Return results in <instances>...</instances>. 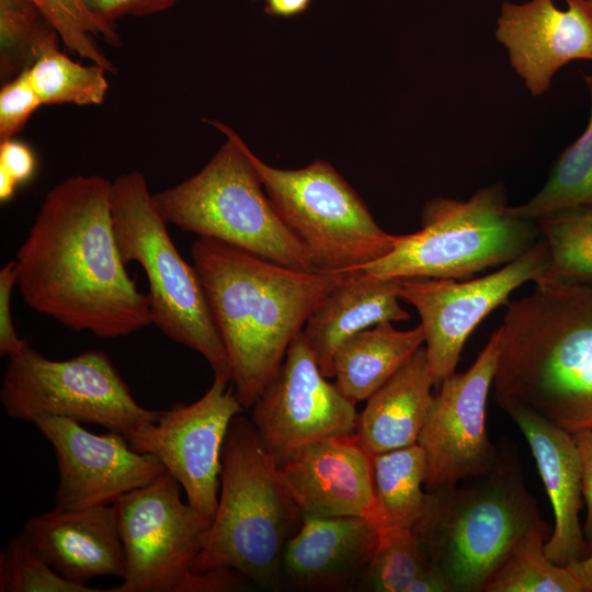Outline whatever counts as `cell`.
<instances>
[{"mask_svg":"<svg viewBox=\"0 0 592 592\" xmlns=\"http://www.w3.org/2000/svg\"><path fill=\"white\" fill-rule=\"evenodd\" d=\"M111 193L112 181L98 174L56 184L14 259L16 287L30 308L102 339L152 323L150 297L138 291L119 254Z\"/></svg>","mask_w":592,"mask_h":592,"instance_id":"obj_1","label":"cell"},{"mask_svg":"<svg viewBox=\"0 0 592 592\" xmlns=\"http://www.w3.org/2000/svg\"><path fill=\"white\" fill-rule=\"evenodd\" d=\"M193 265L227 352L230 384L252 408L317 305L348 272L296 270L198 237Z\"/></svg>","mask_w":592,"mask_h":592,"instance_id":"obj_2","label":"cell"},{"mask_svg":"<svg viewBox=\"0 0 592 592\" xmlns=\"http://www.w3.org/2000/svg\"><path fill=\"white\" fill-rule=\"evenodd\" d=\"M499 327L498 405L524 406L572 433L592 418V282H534Z\"/></svg>","mask_w":592,"mask_h":592,"instance_id":"obj_3","label":"cell"},{"mask_svg":"<svg viewBox=\"0 0 592 592\" xmlns=\"http://www.w3.org/2000/svg\"><path fill=\"white\" fill-rule=\"evenodd\" d=\"M490 471L430 491L412 528L449 592H485L510 551L528 532L549 527L527 492L516 457Z\"/></svg>","mask_w":592,"mask_h":592,"instance_id":"obj_4","label":"cell"},{"mask_svg":"<svg viewBox=\"0 0 592 592\" xmlns=\"http://www.w3.org/2000/svg\"><path fill=\"white\" fill-rule=\"evenodd\" d=\"M301 522L251 420L236 415L223 446L217 509L192 570L229 568L259 588L280 590L283 551Z\"/></svg>","mask_w":592,"mask_h":592,"instance_id":"obj_5","label":"cell"},{"mask_svg":"<svg viewBox=\"0 0 592 592\" xmlns=\"http://www.w3.org/2000/svg\"><path fill=\"white\" fill-rule=\"evenodd\" d=\"M227 141L196 174L153 194L167 221L281 265L311 271L304 244L278 216L252 164L247 145L229 126L206 119Z\"/></svg>","mask_w":592,"mask_h":592,"instance_id":"obj_6","label":"cell"},{"mask_svg":"<svg viewBox=\"0 0 592 592\" xmlns=\"http://www.w3.org/2000/svg\"><path fill=\"white\" fill-rule=\"evenodd\" d=\"M540 237L537 223L514 215L504 185L494 183L465 201H428L421 229L398 235L388 254L361 270L374 278L465 280L515 260Z\"/></svg>","mask_w":592,"mask_h":592,"instance_id":"obj_7","label":"cell"},{"mask_svg":"<svg viewBox=\"0 0 592 592\" xmlns=\"http://www.w3.org/2000/svg\"><path fill=\"white\" fill-rule=\"evenodd\" d=\"M112 217L121 258L137 262L149 283L152 323L170 340L200 353L230 378L226 349L194 265L181 257L138 170L112 181Z\"/></svg>","mask_w":592,"mask_h":592,"instance_id":"obj_8","label":"cell"},{"mask_svg":"<svg viewBox=\"0 0 592 592\" xmlns=\"http://www.w3.org/2000/svg\"><path fill=\"white\" fill-rule=\"evenodd\" d=\"M247 153L281 219L306 248L314 271L358 270L388 254L398 235L380 228L368 207L328 162L288 170Z\"/></svg>","mask_w":592,"mask_h":592,"instance_id":"obj_9","label":"cell"},{"mask_svg":"<svg viewBox=\"0 0 592 592\" xmlns=\"http://www.w3.org/2000/svg\"><path fill=\"white\" fill-rule=\"evenodd\" d=\"M0 400L5 413L34 423L43 417L92 423L125 436L156 422L162 410L140 406L111 358L89 350L67 360H50L29 341L11 354Z\"/></svg>","mask_w":592,"mask_h":592,"instance_id":"obj_10","label":"cell"},{"mask_svg":"<svg viewBox=\"0 0 592 592\" xmlns=\"http://www.w3.org/2000/svg\"><path fill=\"white\" fill-rule=\"evenodd\" d=\"M182 490L164 470L114 503L126 572L109 592H186L212 520L183 501Z\"/></svg>","mask_w":592,"mask_h":592,"instance_id":"obj_11","label":"cell"},{"mask_svg":"<svg viewBox=\"0 0 592 592\" xmlns=\"http://www.w3.org/2000/svg\"><path fill=\"white\" fill-rule=\"evenodd\" d=\"M548 246L543 237L525 253L478 278L401 281L399 298L418 311L424 332L426 362L435 386L455 373L460 352L475 328L510 295L547 271Z\"/></svg>","mask_w":592,"mask_h":592,"instance_id":"obj_12","label":"cell"},{"mask_svg":"<svg viewBox=\"0 0 592 592\" xmlns=\"http://www.w3.org/2000/svg\"><path fill=\"white\" fill-rule=\"evenodd\" d=\"M229 384L228 376L215 374L200 399L162 410L156 422L126 435L135 451L161 462L186 501L209 520L218 504L224 442L232 419L244 409Z\"/></svg>","mask_w":592,"mask_h":592,"instance_id":"obj_13","label":"cell"},{"mask_svg":"<svg viewBox=\"0 0 592 592\" xmlns=\"http://www.w3.org/2000/svg\"><path fill=\"white\" fill-rule=\"evenodd\" d=\"M358 413L328 382L303 332L292 341L273 379L252 406L251 422L280 467L305 446L353 433Z\"/></svg>","mask_w":592,"mask_h":592,"instance_id":"obj_14","label":"cell"},{"mask_svg":"<svg viewBox=\"0 0 592 592\" xmlns=\"http://www.w3.org/2000/svg\"><path fill=\"white\" fill-rule=\"evenodd\" d=\"M501 346V330L493 331L474 364L454 373L433 395L418 440L426 459L428 491L460 479L483 475L499 462V451L486 430V406Z\"/></svg>","mask_w":592,"mask_h":592,"instance_id":"obj_15","label":"cell"},{"mask_svg":"<svg viewBox=\"0 0 592 592\" xmlns=\"http://www.w3.org/2000/svg\"><path fill=\"white\" fill-rule=\"evenodd\" d=\"M34 424L55 452L56 509L114 504L166 470L157 457L135 451L119 432L91 433L80 422L61 417H43Z\"/></svg>","mask_w":592,"mask_h":592,"instance_id":"obj_16","label":"cell"},{"mask_svg":"<svg viewBox=\"0 0 592 592\" xmlns=\"http://www.w3.org/2000/svg\"><path fill=\"white\" fill-rule=\"evenodd\" d=\"M505 1L497 19L496 38L533 96L548 92L557 71L573 60H592V16L587 0Z\"/></svg>","mask_w":592,"mask_h":592,"instance_id":"obj_17","label":"cell"},{"mask_svg":"<svg viewBox=\"0 0 592 592\" xmlns=\"http://www.w3.org/2000/svg\"><path fill=\"white\" fill-rule=\"evenodd\" d=\"M287 490L303 514L361 516L380 531L372 454L355 432L311 443L280 467Z\"/></svg>","mask_w":592,"mask_h":592,"instance_id":"obj_18","label":"cell"},{"mask_svg":"<svg viewBox=\"0 0 592 592\" xmlns=\"http://www.w3.org/2000/svg\"><path fill=\"white\" fill-rule=\"evenodd\" d=\"M20 535L69 581L87 585L96 577H125V551L115 504L77 510L54 508L30 517Z\"/></svg>","mask_w":592,"mask_h":592,"instance_id":"obj_19","label":"cell"},{"mask_svg":"<svg viewBox=\"0 0 592 592\" xmlns=\"http://www.w3.org/2000/svg\"><path fill=\"white\" fill-rule=\"evenodd\" d=\"M524 434L549 498L555 523L544 549L557 565L568 566L587 557L580 525L581 463L571 434L514 402L499 405Z\"/></svg>","mask_w":592,"mask_h":592,"instance_id":"obj_20","label":"cell"},{"mask_svg":"<svg viewBox=\"0 0 592 592\" xmlns=\"http://www.w3.org/2000/svg\"><path fill=\"white\" fill-rule=\"evenodd\" d=\"M378 538V528L365 517L304 513L285 545L282 578L301 589L341 588L367 568Z\"/></svg>","mask_w":592,"mask_h":592,"instance_id":"obj_21","label":"cell"},{"mask_svg":"<svg viewBox=\"0 0 592 592\" xmlns=\"http://www.w3.org/2000/svg\"><path fill=\"white\" fill-rule=\"evenodd\" d=\"M401 281L350 271L317 305L301 332L327 378L334 376V355L349 338L382 322L410 318L399 303Z\"/></svg>","mask_w":592,"mask_h":592,"instance_id":"obj_22","label":"cell"},{"mask_svg":"<svg viewBox=\"0 0 592 592\" xmlns=\"http://www.w3.org/2000/svg\"><path fill=\"white\" fill-rule=\"evenodd\" d=\"M425 348L411 358L366 401L357 417L355 434L372 454L418 443L433 395Z\"/></svg>","mask_w":592,"mask_h":592,"instance_id":"obj_23","label":"cell"},{"mask_svg":"<svg viewBox=\"0 0 592 592\" xmlns=\"http://www.w3.org/2000/svg\"><path fill=\"white\" fill-rule=\"evenodd\" d=\"M421 325L399 330L386 321L362 330L338 349L334 385L352 403L367 400L423 345Z\"/></svg>","mask_w":592,"mask_h":592,"instance_id":"obj_24","label":"cell"},{"mask_svg":"<svg viewBox=\"0 0 592 592\" xmlns=\"http://www.w3.org/2000/svg\"><path fill=\"white\" fill-rule=\"evenodd\" d=\"M372 471L383 528H413L424 515L430 498L422 489L426 476L423 448L417 443L372 455Z\"/></svg>","mask_w":592,"mask_h":592,"instance_id":"obj_25","label":"cell"},{"mask_svg":"<svg viewBox=\"0 0 592 592\" xmlns=\"http://www.w3.org/2000/svg\"><path fill=\"white\" fill-rule=\"evenodd\" d=\"M583 78L590 98L588 124L557 158L544 186L526 203L511 206L521 218L537 221L560 212L592 209V73Z\"/></svg>","mask_w":592,"mask_h":592,"instance_id":"obj_26","label":"cell"},{"mask_svg":"<svg viewBox=\"0 0 592 592\" xmlns=\"http://www.w3.org/2000/svg\"><path fill=\"white\" fill-rule=\"evenodd\" d=\"M553 528H535L510 551L485 588V592H584L567 566L551 561L545 553Z\"/></svg>","mask_w":592,"mask_h":592,"instance_id":"obj_27","label":"cell"},{"mask_svg":"<svg viewBox=\"0 0 592 592\" xmlns=\"http://www.w3.org/2000/svg\"><path fill=\"white\" fill-rule=\"evenodd\" d=\"M61 42L57 31L32 0H0V81L29 69Z\"/></svg>","mask_w":592,"mask_h":592,"instance_id":"obj_28","label":"cell"},{"mask_svg":"<svg viewBox=\"0 0 592 592\" xmlns=\"http://www.w3.org/2000/svg\"><path fill=\"white\" fill-rule=\"evenodd\" d=\"M109 73L96 64L72 60L59 46L46 50L30 68L29 76L43 105H101L109 90Z\"/></svg>","mask_w":592,"mask_h":592,"instance_id":"obj_29","label":"cell"},{"mask_svg":"<svg viewBox=\"0 0 592 592\" xmlns=\"http://www.w3.org/2000/svg\"><path fill=\"white\" fill-rule=\"evenodd\" d=\"M536 223L549 252L544 276L592 282V209L560 212Z\"/></svg>","mask_w":592,"mask_h":592,"instance_id":"obj_30","label":"cell"},{"mask_svg":"<svg viewBox=\"0 0 592 592\" xmlns=\"http://www.w3.org/2000/svg\"><path fill=\"white\" fill-rule=\"evenodd\" d=\"M57 31L64 46L72 54L96 64L109 73L117 72L116 66L100 48L94 37L109 45L122 44L114 24H109L90 12L83 0H32Z\"/></svg>","mask_w":592,"mask_h":592,"instance_id":"obj_31","label":"cell"},{"mask_svg":"<svg viewBox=\"0 0 592 592\" xmlns=\"http://www.w3.org/2000/svg\"><path fill=\"white\" fill-rule=\"evenodd\" d=\"M431 568L412 528L386 527L379 531L367 578L374 591L408 592L411 583Z\"/></svg>","mask_w":592,"mask_h":592,"instance_id":"obj_32","label":"cell"},{"mask_svg":"<svg viewBox=\"0 0 592 592\" xmlns=\"http://www.w3.org/2000/svg\"><path fill=\"white\" fill-rule=\"evenodd\" d=\"M59 574L21 536L0 554V592H99Z\"/></svg>","mask_w":592,"mask_h":592,"instance_id":"obj_33","label":"cell"},{"mask_svg":"<svg viewBox=\"0 0 592 592\" xmlns=\"http://www.w3.org/2000/svg\"><path fill=\"white\" fill-rule=\"evenodd\" d=\"M42 105L29 69L3 83L0 90V141L14 138Z\"/></svg>","mask_w":592,"mask_h":592,"instance_id":"obj_34","label":"cell"},{"mask_svg":"<svg viewBox=\"0 0 592 592\" xmlns=\"http://www.w3.org/2000/svg\"><path fill=\"white\" fill-rule=\"evenodd\" d=\"M36 172V158L29 145L15 138L0 141V202H9Z\"/></svg>","mask_w":592,"mask_h":592,"instance_id":"obj_35","label":"cell"},{"mask_svg":"<svg viewBox=\"0 0 592 592\" xmlns=\"http://www.w3.org/2000/svg\"><path fill=\"white\" fill-rule=\"evenodd\" d=\"M181 0H83L87 8L101 21L114 24L124 16H147L173 8Z\"/></svg>","mask_w":592,"mask_h":592,"instance_id":"obj_36","label":"cell"},{"mask_svg":"<svg viewBox=\"0 0 592 592\" xmlns=\"http://www.w3.org/2000/svg\"><path fill=\"white\" fill-rule=\"evenodd\" d=\"M16 287L15 261L8 262L0 270V354L10 356L27 342L15 330L11 314L12 292Z\"/></svg>","mask_w":592,"mask_h":592,"instance_id":"obj_37","label":"cell"},{"mask_svg":"<svg viewBox=\"0 0 592 592\" xmlns=\"http://www.w3.org/2000/svg\"><path fill=\"white\" fill-rule=\"evenodd\" d=\"M579 452L582 477V498L587 514L583 527L587 556L592 555V426L570 433Z\"/></svg>","mask_w":592,"mask_h":592,"instance_id":"obj_38","label":"cell"},{"mask_svg":"<svg viewBox=\"0 0 592 592\" xmlns=\"http://www.w3.org/2000/svg\"><path fill=\"white\" fill-rule=\"evenodd\" d=\"M311 0H265V12L276 16H293L304 12Z\"/></svg>","mask_w":592,"mask_h":592,"instance_id":"obj_39","label":"cell"},{"mask_svg":"<svg viewBox=\"0 0 592 592\" xmlns=\"http://www.w3.org/2000/svg\"><path fill=\"white\" fill-rule=\"evenodd\" d=\"M582 584L584 592H592V555L567 566Z\"/></svg>","mask_w":592,"mask_h":592,"instance_id":"obj_40","label":"cell"},{"mask_svg":"<svg viewBox=\"0 0 592 592\" xmlns=\"http://www.w3.org/2000/svg\"><path fill=\"white\" fill-rule=\"evenodd\" d=\"M587 5H588V9H589V12L592 16V0H587Z\"/></svg>","mask_w":592,"mask_h":592,"instance_id":"obj_41","label":"cell"},{"mask_svg":"<svg viewBox=\"0 0 592 592\" xmlns=\"http://www.w3.org/2000/svg\"><path fill=\"white\" fill-rule=\"evenodd\" d=\"M591 426H592V418L590 419V421L587 423L584 428H591Z\"/></svg>","mask_w":592,"mask_h":592,"instance_id":"obj_42","label":"cell"}]
</instances>
